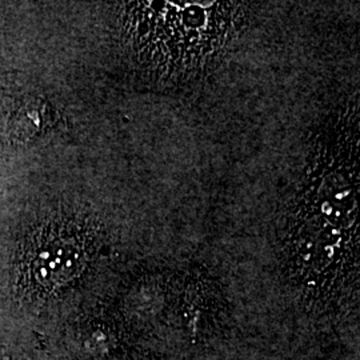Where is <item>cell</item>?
I'll use <instances>...</instances> for the list:
<instances>
[{
  "label": "cell",
  "mask_w": 360,
  "mask_h": 360,
  "mask_svg": "<svg viewBox=\"0 0 360 360\" xmlns=\"http://www.w3.org/2000/svg\"><path fill=\"white\" fill-rule=\"evenodd\" d=\"M67 219L49 218L28 236L20 259L23 281L52 291L71 281L83 264V250Z\"/></svg>",
  "instance_id": "6da1fadb"
}]
</instances>
